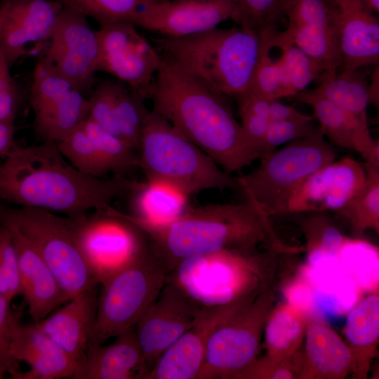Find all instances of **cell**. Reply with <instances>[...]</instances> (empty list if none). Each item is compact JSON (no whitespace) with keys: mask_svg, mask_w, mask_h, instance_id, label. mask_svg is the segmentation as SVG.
Masks as SVG:
<instances>
[{"mask_svg":"<svg viewBox=\"0 0 379 379\" xmlns=\"http://www.w3.org/2000/svg\"><path fill=\"white\" fill-rule=\"evenodd\" d=\"M108 213L139 228L153 252L171 272L181 261L220 251H258L264 246L293 255L302 248L284 244L276 233L270 215L253 201L209 204L187 208L175 218L153 222L114 207Z\"/></svg>","mask_w":379,"mask_h":379,"instance_id":"1","label":"cell"},{"mask_svg":"<svg viewBox=\"0 0 379 379\" xmlns=\"http://www.w3.org/2000/svg\"><path fill=\"white\" fill-rule=\"evenodd\" d=\"M136 180L117 175L100 178L76 168L57 143L15 147L0 163V200L74 218L102 211L130 197Z\"/></svg>","mask_w":379,"mask_h":379,"instance_id":"2","label":"cell"},{"mask_svg":"<svg viewBox=\"0 0 379 379\" xmlns=\"http://www.w3.org/2000/svg\"><path fill=\"white\" fill-rule=\"evenodd\" d=\"M227 98L161 55L149 98L152 110L231 175L260 155L246 142Z\"/></svg>","mask_w":379,"mask_h":379,"instance_id":"3","label":"cell"},{"mask_svg":"<svg viewBox=\"0 0 379 379\" xmlns=\"http://www.w3.org/2000/svg\"><path fill=\"white\" fill-rule=\"evenodd\" d=\"M267 33L238 25L154 41L161 55L237 101L250 91Z\"/></svg>","mask_w":379,"mask_h":379,"instance_id":"4","label":"cell"},{"mask_svg":"<svg viewBox=\"0 0 379 379\" xmlns=\"http://www.w3.org/2000/svg\"><path fill=\"white\" fill-rule=\"evenodd\" d=\"M138 154L146 180L171 186L188 197L206 190L238 189L236 178L152 109Z\"/></svg>","mask_w":379,"mask_h":379,"instance_id":"5","label":"cell"},{"mask_svg":"<svg viewBox=\"0 0 379 379\" xmlns=\"http://www.w3.org/2000/svg\"><path fill=\"white\" fill-rule=\"evenodd\" d=\"M275 253L220 251L181 261L167 280L200 308L227 305L270 286L268 258Z\"/></svg>","mask_w":379,"mask_h":379,"instance_id":"6","label":"cell"},{"mask_svg":"<svg viewBox=\"0 0 379 379\" xmlns=\"http://www.w3.org/2000/svg\"><path fill=\"white\" fill-rule=\"evenodd\" d=\"M168 272L150 246L100 283L91 345L103 344L134 327L155 300Z\"/></svg>","mask_w":379,"mask_h":379,"instance_id":"7","label":"cell"},{"mask_svg":"<svg viewBox=\"0 0 379 379\" xmlns=\"http://www.w3.org/2000/svg\"><path fill=\"white\" fill-rule=\"evenodd\" d=\"M0 222L16 227L34 246L69 300L99 286L70 217L34 208L0 206Z\"/></svg>","mask_w":379,"mask_h":379,"instance_id":"8","label":"cell"},{"mask_svg":"<svg viewBox=\"0 0 379 379\" xmlns=\"http://www.w3.org/2000/svg\"><path fill=\"white\" fill-rule=\"evenodd\" d=\"M336 152L320 128L259 159L249 173L236 178L238 189L270 216L288 213L290 199L316 171L334 161Z\"/></svg>","mask_w":379,"mask_h":379,"instance_id":"9","label":"cell"},{"mask_svg":"<svg viewBox=\"0 0 379 379\" xmlns=\"http://www.w3.org/2000/svg\"><path fill=\"white\" fill-rule=\"evenodd\" d=\"M275 300V293L269 286L245 309L213 331L197 379H234L258 357L265 325Z\"/></svg>","mask_w":379,"mask_h":379,"instance_id":"10","label":"cell"},{"mask_svg":"<svg viewBox=\"0 0 379 379\" xmlns=\"http://www.w3.org/2000/svg\"><path fill=\"white\" fill-rule=\"evenodd\" d=\"M87 18L63 5L51 39L39 58L89 97L99 72L100 46L96 30Z\"/></svg>","mask_w":379,"mask_h":379,"instance_id":"11","label":"cell"},{"mask_svg":"<svg viewBox=\"0 0 379 379\" xmlns=\"http://www.w3.org/2000/svg\"><path fill=\"white\" fill-rule=\"evenodd\" d=\"M136 27L126 22L100 26L96 30L98 70L112 74L147 100L154 89L161 54Z\"/></svg>","mask_w":379,"mask_h":379,"instance_id":"12","label":"cell"},{"mask_svg":"<svg viewBox=\"0 0 379 379\" xmlns=\"http://www.w3.org/2000/svg\"><path fill=\"white\" fill-rule=\"evenodd\" d=\"M95 212L72 218L81 248L100 281L147 248L149 242L126 220L104 211Z\"/></svg>","mask_w":379,"mask_h":379,"instance_id":"13","label":"cell"},{"mask_svg":"<svg viewBox=\"0 0 379 379\" xmlns=\"http://www.w3.org/2000/svg\"><path fill=\"white\" fill-rule=\"evenodd\" d=\"M62 8L58 0L0 1V44L10 67L44 51Z\"/></svg>","mask_w":379,"mask_h":379,"instance_id":"14","label":"cell"},{"mask_svg":"<svg viewBox=\"0 0 379 379\" xmlns=\"http://www.w3.org/2000/svg\"><path fill=\"white\" fill-rule=\"evenodd\" d=\"M201 310L166 279L155 300L134 326L148 372L160 356L192 326Z\"/></svg>","mask_w":379,"mask_h":379,"instance_id":"15","label":"cell"},{"mask_svg":"<svg viewBox=\"0 0 379 379\" xmlns=\"http://www.w3.org/2000/svg\"><path fill=\"white\" fill-rule=\"evenodd\" d=\"M258 294L227 305L202 308L192 326L160 356L145 379H197L211 334Z\"/></svg>","mask_w":379,"mask_h":379,"instance_id":"16","label":"cell"},{"mask_svg":"<svg viewBox=\"0 0 379 379\" xmlns=\"http://www.w3.org/2000/svg\"><path fill=\"white\" fill-rule=\"evenodd\" d=\"M281 9L288 26L276 37L302 49L321 66V75L338 73L341 57L324 0H282Z\"/></svg>","mask_w":379,"mask_h":379,"instance_id":"17","label":"cell"},{"mask_svg":"<svg viewBox=\"0 0 379 379\" xmlns=\"http://www.w3.org/2000/svg\"><path fill=\"white\" fill-rule=\"evenodd\" d=\"M237 0H151L134 21L166 37L203 32L232 19Z\"/></svg>","mask_w":379,"mask_h":379,"instance_id":"18","label":"cell"},{"mask_svg":"<svg viewBox=\"0 0 379 379\" xmlns=\"http://www.w3.org/2000/svg\"><path fill=\"white\" fill-rule=\"evenodd\" d=\"M344 72L378 65L379 20L365 0H324Z\"/></svg>","mask_w":379,"mask_h":379,"instance_id":"19","label":"cell"},{"mask_svg":"<svg viewBox=\"0 0 379 379\" xmlns=\"http://www.w3.org/2000/svg\"><path fill=\"white\" fill-rule=\"evenodd\" d=\"M364 165L352 157L334 160L309 176L291 197L288 213L335 212L363 186Z\"/></svg>","mask_w":379,"mask_h":379,"instance_id":"20","label":"cell"},{"mask_svg":"<svg viewBox=\"0 0 379 379\" xmlns=\"http://www.w3.org/2000/svg\"><path fill=\"white\" fill-rule=\"evenodd\" d=\"M88 98V118L138 150L143 126L151 110L145 100L117 79L100 81Z\"/></svg>","mask_w":379,"mask_h":379,"instance_id":"21","label":"cell"},{"mask_svg":"<svg viewBox=\"0 0 379 379\" xmlns=\"http://www.w3.org/2000/svg\"><path fill=\"white\" fill-rule=\"evenodd\" d=\"M10 353L17 361L25 363L27 371H17L14 379L74 378L79 363L35 325L15 326L10 342Z\"/></svg>","mask_w":379,"mask_h":379,"instance_id":"22","label":"cell"},{"mask_svg":"<svg viewBox=\"0 0 379 379\" xmlns=\"http://www.w3.org/2000/svg\"><path fill=\"white\" fill-rule=\"evenodd\" d=\"M6 225L11 232L16 249L20 294L34 322L46 317L53 309L68 301L57 279L30 241L13 225Z\"/></svg>","mask_w":379,"mask_h":379,"instance_id":"23","label":"cell"},{"mask_svg":"<svg viewBox=\"0 0 379 379\" xmlns=\"http://www.w3.org/2000/svg\"><path fill=\"white\" fill-rule=\"evenodd\" d=\"M98 287L76 295L53 314L34 322L41 331L78 363L88 348L94 328Z\"/></svg>","mask_w":379,"mask_h":379,"instance_id":"24","label":"cell"},{"mask_svg":"<svg viewBox=\"0 0 379 379\" xmlns=\"http://www.w3.org/2000/svg\"><path fill=\"white\" fill-rule=\"evenodd\" d=\"M300 379H343L350 375V350L340 336L324 321L307 318L300 352Z\"/></svg>","mask_w":379,"mask_h":379,"instance_id":"25","label":"cell"},{"mask_svg":"<svg viewBox=\"0 0 379 379\" xmlns=\"http://www.w3.org/2000/svg\"><path fill=\"white\" fill-rule=\"evenodd\" d=\"M148 370L134 327L109 345H91L74 379H145Z\"/></svg>","mask_w":379,"mask_h":379,"instance_id":"26","label":"cell"},{"mask_svg":"<svg viewBox=\"0 0 379 379\" xmlns=\"http://www.w3.org/2000/svg\"><path fill=\"white\" fill-rule=\"evenodd\" d=\"M293 98L312 108L321 133L333 146L354 149L364 159L374 147L376 140L372 139L368 128L359 125L340 107L314 88H307Z\"/></svg>","mask_w":379,"mask_h":379,"instance_id":"27","label":"cell"},{"mask_svg":"<svg viewBox=\"0 0 379 379\" xmlns=\"http://www.w3.org/2000/svg\"><path fill=\"white\" fill-rule=\"evenodd\" d=\"M343 333L352 355L354 379H366L379 344L378 288L363 298L348 313Z\"/></svg>","mask_w":379,"mask_h":379,"instance_id":"28","label":"cell"},{"mask_svg":"<svg viewBox=\"0 0 379 379\" xmlns=\"http://www.w3.org/2000/svg\"><path fill=\"white\" fill-rule=\"evenodd\" d=\"M89 98L75 87L54 97L34 117V128L44 141L56 143L79 127L89 117Z\"/></svg>","mask_w":379,"mask_h":379,"instance_id":"29","label":"cell"},{"mask_svg":"<svg viewBox=\"0 0 379 379\" xmlns=\"http://www.w3.org/2000/svg\"><path fill=\"white\" fill-rule=\"evenodd\" d=\"M307 318L305 311L292 302L274 307L262 335L266 354L277 359L294 357L302 346Z\"/></svg>","mask_w":379,"mask_h":379,"instance_id":"30","label":"cell"},{"mask_svg":"<svg viewBox=\"0 0 379 379\" xmlns=\"http://www.w3.org/2000/svg\"><path fill=\"white\" fill-rule=\"evenodd\" d=\"M315 91L350 115L359 125L368 128L367 107L368 73L364 67L352 72L341 71L321 75Z\"/></svg>","mask_w":379,"mask_h":379,"instance_id":"31","label":"cell"},{"mask_svg":"<svg viewBox=\"0 0 379 379\" xmlns=\"http://www.w3.org/2000/svg\"><path fill=\"white\" fill-rule=\"evenodd\" d=\"M130 197L133 211L131 214L153 222L171 220L188 207V197L156 181L138 182Z\"/></svg>","mask_w":379,"mask_h":379,"instance_id":"32","label":"cell"},{"mask_svg":"<svg viewBox=\"0 0 379 379\" xmlns=\"http://www.w3.org/2000/svg\"><path fill=\"white\" fill-rule=\"evenodd\" d=\"M366 178L361 189L339 210L334 212L350 227L362 236L368 230L379 234V167L363 164Z\"/></svg>","mask_w":379,"mask_h":379,"instance_id":"33","label":"cell"},{"mask_svg":"<svg viewBox=\"0 0 379 379\" xmlns=\"http://www.w3.org/2000/svg\"><path fill=\"white\" fill-rule=\"evenodd\" d=\"M276 34L272 39V46L281 51L277 58L281 73L279 98L293 97L306 90L324 72L321 66L302 49L293 43L277 39Z\"/></svg>","mask_w":379,"mask_h":379,"instance_id":"34","label":"cell"},{"mask_svg":"<svg viewBox=\"0 0 379 379\" xmlns=\"http://www.w3.org/2000/svg\"><path fill=\"white\" fill-rule=\"evenodd\" d=\"M295 214L305 235L306 249L310 258L338 255L346 239L332 220L329 212L305 211Z\"/></svg>","mask_w":379,"mask_h":379,"instance_id":"35","label":"cell"},{"mask_svg":"<svg viewBox=\"0 0 379 379\" xmlns=\"http://www.w3.org/2000/svg\"><path fill=\"white\" fill-rule=\"evenodd\" d=\"M57 146L67 161L86 175L102 178L111 173L100 149L81 125Z\"/></svg>","mask_w":379,"mask_h":379,"instance_id":"36","label":"cell"},{"mask_svg":"<svg viewBox=\"0 0 379 379\" xmlns=\"http://www.w3.org/2000/svg\"><path fill=\"white\" fill-rule=\"evenodd\" d=\"M64 6L93 18L100 26L117 22L133 24L151 0H58ZM134 25V24H133Z\"/></svg>","mask_w":379,"mask_h":379,"instance_id":"37","label":"cell"},{"mask_svg":"<svg viewBox=\"0 0 379 379\" xmlns=\"http://www.w3.org/2000/svg\"><path fill=\"white\" fill-rule=\"evenodd\" d=\"M282 0H237L235 12L232 18L239 26L264 33L277 30L284 19Z\"/></svg>","mask_w":379,"mask_h":379,"instance_id":"38","label":"cell"},{"mask_svg":"<svg viewBox=\"0 0 379 379\" xmlns=\"http://www.w3.org/2000/svg\"><path fill=\"white\" fill-rule=\"evenodd\" d=\"M314 121L313 116L307 114L302 118L270 121L262 145V157L279 146L316 133L319 127L314 124Z\"/></svg>","mask_w":379,"mask_h":379,"instance_id":"39","label":"cell"},{"mask_svg":"<svg viewBox=\"0 0 379 379\" xmlns=\"http://www.w3.org/2000/svg\"><path fill=\"white\" fill-rule=\"evenodd\" d=\"M277 30L270 31L264 50L256 68L249 92L261 95L270 100H279L281 73L277 59L272 58V39Z\"/></svg>","mask_w":379,"mask_h":379,"instance_id":"40","label":"cell"},{"mask_svg":"<svg viewBox=\"0 0 379 379\" xmlns=\"http://www.w3.org/2000/svg\"><path fill=\"white\" fill-rule=\"evenodd\" d=\"M300 351L287 359H277L267 354L257 357L234 379H300Z\"/></svg>","mask_w":379,"mask_h":379,"instance_id":"41","label":"cell"},{"mask_svg":"<svg viewBox=\"0 0 379 379\" xmlns=\"http://www.w3.org/2000/svg\"><path fill=\"white\" fill-rule=\"evenodd\" d=\"M0 293L10 302L20 294L18 260L9 229L0 223Z\"/></svg>","mask_w":379,"mask_h":379,"instance_id":"42","label":"cell"},{"mask_svg":"<svg viewBox=\"0 0 379 379\" xmlns=\"http://www.w3.org/2000/svg\"><path fill=\"white\" fill-rule=\"evenodd\" d=\"M11 302L0 293V379L18 371V362L10 353L13 331L20 321L18 316L11 308Z\"/></svg>","mask_w":379,"mask_h":379,"instance_id":"43","label":"cell"},{"mask_svg":"<svg viewBox=\"0 0 379 379\" xmlns=\"http://www.w3.org/2000/svg\"><path fill=\"white\" fill-rule=\"evenodd\" d=\"M10 68L0 44V121L14 124L20 104V91Z\"/></svg>","mask_w":379,"mask_h":379,"instance_id":"44","label":"cell"},{"mask_svg":"<svg viewBox=\"0 0 379 379\" xmlns=\"http://www.w3.org/2000/svg\"><path fill=\"white\" fill-rule=\"evenodd\" d=\"M239 114L243 135L250 147L260 155V158L262 145L270 120L245 108H239Z\"/></svg>","mask_w":379,"mask_h":379,"instance_id":"45","label":"cell"},{"mask_svg":"<svg viewBox=\"0 0 379 379\" xmlns=\"http://www.w3.org/2000/svg\"><path fill=\"white\" fill-rule=\"evenodd\" d=\"M306 115L295 107L279 102V100H272L271 102L270 110V121L302 118Z\"/></svg>","mask_w":379,"mask_h":379,"instance_id":"46","label":"cell"},{"mask_svg":"<svg viewBox=\"0 0 379 379\" xmlns=\"http://www.w3.org/2000/svg\"><path fill=\"white\" fill-rule=\"evenodd\" d=\"M15 134L14 124L0 121V157H6L16 145Z\"/></svg>","mask_w":379,"mask_h":379,"instance_id":"47","label":"cell"},{"mask_svg":"<svg viewBox=\"0 0 379 379\" xmlns=\"http://www.w3.org/2000/svg\"><path fill=\"white\" fill-rule=\"evenodd\" d=\"M378 65L372 74L371 84L368 86V96L369 104H373L378 107Z\"/></svg>","mask_w":379,"mask_h":379,"instance_id":"48","label":"cell"},{"mask_svg":"<svg viewBox=\"0 0 379 379\" xmlns=\"http://www.w3.org/2000/svg\"><path fill=\"white\" fill-rule=\"evenodd\" d=\"M368 8L375 14L379 13V0H365Z\"/></svg>","mask_w":379,"mask_h":379,"instance_id":"49","label":"cell"}]
</instances>
